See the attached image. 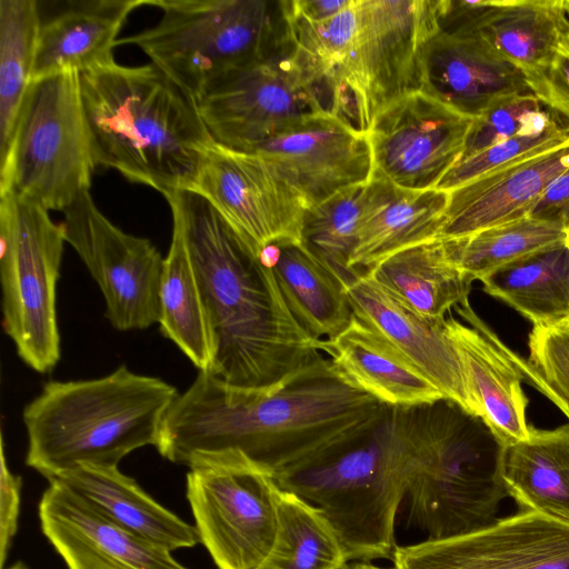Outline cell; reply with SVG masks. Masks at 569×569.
<instances>
[{"instance_id":"6da1fadb","label":"cell","mask_w":569,"mask_h":569,"mask_svg":"<svg viewBox=\"0 0 569 569\" xmlns=\"http://www.w3.org/2000/svg\"><path fill=\"white\" fill-rule=\"evenodd\" d=\"M388 409L323 356L267 388L198 372L168 410L156 448L188 468L240 457L274 477L361 438Z\"/></svg>"},{"instance_id":"7a4b0ae2","label":"cell","mask_w":569,"mask_h":569,"mask_svg":"<svg viewBox=\"0 0 569 569\" xmlns=\"http://www.w3.org/2000/svg\"><path fill=\"white\" fill-rule=\"evenodd\" d=\"M180 218L209 312L212 376L242 388H267L322 356L291 312L276 276L201 197L166 198Z\"/></svg>"},{"instance_id":"3957f363","label":"cell","mask_w":569,"mask_h":569,"mask_svg":"<svg viewBox=\"0 0 569 569\" xmlns=\"http://www.w3.org/2000/svg\"><path fill=\"white\" fill-rule=\"evenodd\" d=\"M99 166L164 198L183 191L212 140L197 101L153 63L80 73Z\"/></svg>"},{"instance_id":"277c9868","label":"cell","mask_w":569,"mask_h":569,"mask_svg":"<svg viewBox=\"0 0 569 569\" xmlns=\"http://www.w3.org/2000/svg\"><path fill=\"white\" fill-rule=\"evenodd\" d=\"M178 395L126 365L100 378L48 381L22 412L26 465L48 481L81 465L118 466L130 452L156 447Z\"/></svg>"},{"instance_id":"5b68a950","label":"cell","mask_w":569,"mask_h":569,"mask_svg":"<svg viewBox=\"0 0 569 569\" xmlns=\"http://www.w3.org/2000/svg\"><path fill=\"white\" fill-rule=\"evenodd\" d=\"M413 407H389L361 438L274 476L278 486L320 508L349 561L392 560L395 527L407 496Z\"/></svg>"},{"instance_id":"8992f818","label":"cell","mask_w":569,"mask_h":569,"mask_svg":"<svg viewBox=\"0 0 569 569\" xmlns=\"http://www.w3.org/2000/svg\"><path fill=\"white\" fill-rule=\"evenodd\" d=\"M506 448L479 417L450 400L415 407L408 523L432 540L493 523L510 497Z\"/></svg>"},{"instance_id":"52a82bcc","label":"cell","mask_w":569,"mask_h":569,"mask_svg":"<svg viewBox=\"0 0 569 569\" xmlns=\"http://www.w3.org/2000/svg\"><path fill=\"white\" fill-rule=\"evenodd\" d=\"M152 27L118 40L141 49L196 101L289 38L284 0H150Z\"/></svg>"},{"instance_id":"ba28073f","label":"cell","mask_w":569,"mask_h":569,"mask_svg":"<svg viewBox=\"0 0 569 569\" xmlns=\"http://www.w3.org/2000/svg\"><path fill=\"white\" fill-rule=\"evenodd\" d=\"M99 166L80 73L31 82L10 146L0 157V193L12 191L48 211H64L90 191Z\"/></svg>"},{"instance_id":"9c48e42d","label":"cell","mask_w":569,"mask_h":569,"mask_svg":"<svg viewBox=\"0 0 569 569\" xmlns=\"http://www.w3.org/2000/svg\"><path fill=\"white\" fill-rule=\"evenodd\" d=\"M441 0H356V21L331 82V112L368 133L376 118L423 89L425 50Z\"/></svg>"},{"instance_id":"30bf717a","label":"cell","mask_w":569,"mask_h":569,"mask_svg":"<svg viewBox=\"0 0 569 569\" xmlns=\"http://www.w3.org/2000/svg\"><path fill=\"white\" fill-rule=\"evenodd\" d=\"M66 238L62 222L12 191L0 193L2 328L19 358L39 373L60 360L57 283Z\"/></svg>"},{"instance_id":"8fae6325","label":"cell","mask_w":569,"mask_h":569,"mask_svg":"<svg viewBox=\"0 0 569 569\" xmlns=\"http://www.w3.org/2000/svg\"><path fill=\"white\" fill-rule=\"evenodd\" d=\"M197 104L214 141L247 150L287 124L331 112V94L289 32L273 53L220 81Z\"/></svg>"},{"instance_id":"7c38bea8","label":"cell","mask_w":569,"mask_h":569,"mask_svg":"<svg viewBox=\"0 0 569 569\" xmlns=\"http://www.w3.org/2000/svg\"><path fill=\"white\" fill-rule=\"evenodd\" d=\"M278 489L272 473L243 458L189 467L194 527L218 569L262 566L276 539Z\"/></svg>"},{"instance_id":"4fadbf2b","label":"cell","mask_w":569,"mask_h":569,"mask_svg":"<svg viewBox=\"0 0 569 569\" xmlns=\"http://www.w3.org/2000/svg\"><path fill=\"white\" fill-rule=\"evenodd\" d=\"M183 191L204 199L257 256L274 242L301 241L308 202L257 153L212 139Z\"/></svg>"},{"instance_id":"5bb4252c","label":"cell","mask_w":569,"mask_h":569,"mask_svg":"<svg viewBox=\"0 0 569 569\" xmlns=\"http://www.w3.org/2000/svg\"><path fill=\"white\" fill-rule=\"evenodd\" d=\"M62 213L66 242L98 284L110 325L119 331H130L158 323L164 258L154 244L112 223L90 191Z\"/></svg>"},{"instance_id":"9a60e30c","label":"cell","mask_w":569,"mask_h":569,"mask_svg":"<svg viewBox=\"0 0 569 569\" xmlns=\"http://www.w3.org/2000/svg\"><path fill=\"white\" fill-rule=\"evenodd\" d=\"M475 120L423 90L403 97L367 133L373 172L407 189H437L461 160Z\"/></svg>"},{"instance_id":"2e32d148","label":"cell","mask_w":569,"mask_h":569,"mask_svg":"<svg viewBox=\"0 0 569 569\" xmlns=\"http://www.w3.org/2000/svg\"><path fill=\"white\" fill-rule=\"evenodd\" d=\"M243 151L263 158L309 207L367 183L373 172L367 134L330 111L287 124Z\"/></svg>"},{"instance_id":"e0dca14e","label":"cell","mask_w":569,"mask_h":569,"mask_svg":"<svg viewBox=\"0 0 569 569\" xmlns=\"http://www.w3.org/2000/svg\"><path fill=\"white\" fill-rule=\"evenodd\" d=\"M392 569H569V525L521 510L461 536L397 546Z\"/></svg>"},{"instance_id":"ac0fdd59","label":"cell","mask_w":569,"mask_h":569,"mask_svg":"<svg viewBox=\"0 0 569 569\" xmlns=\"http://www.w3.org/2000/svg\"><path fill=\"white\" fill-rule=\"evenodd\" d=\"M39 502L42 533L68 569H189L169 549L111 521L57 480Z\"/></svg>"},{"instance_id":"d6986e66","label":"cell","mask_w":569,"mask_h":569,"mask_svg":"<svg viewBox=\"0 0 569 569\" xmlns=\"http://www.w3.org/2000/svg\"><path fill=\"white\" fill-rule=\"evenodd\" d=\"M455 310L468 325L449 316L443 327L459 355L475 415L505 447L527 440L528 399L511 349L479 318L469 299Z\"/></svg>"},{"instance_id":"ffe728a7","label":"cell","mask_w":569,"mask_h":569,"mask_svg":"<svg viewBox=\"0 0 569 569\" xmlns=\"http://www.w3.org/2000/svg\"><path fill=\"white\" fill-rule=\"evenodd\" d=\"M346 289L357 319L401 351L447 400L476 416L462 365L443 327L445 320L422 317L365 272L347 283Z\"/></svg>"},{"instance_id":"44dd1931","label":"cell","mask_w":569,"mask_h":569,"mask_svg":"<svg viewBox=\"0 0 569 569\" xmlns=\"http://www.w3.org/2000/svg\"><path fill=\"white\" fill-rule=\"evenodd\" d=\"M423 91L479 118L510 96L530 91L520 69L462 26H440L425 50Z\"/></svg>"},{"instance_id":"7402d4cb","label":"cell","mask_w":569,"mask_h":569,"mask_svg":"<svg viewBox=\"0 0 569 569\" xmlns=\"http://www.w3.org/2000/svg\"><path fill=\"white\" fill-rule=\"evenodd\" d=\"M569 23V0H447L440 26H462L523 74L543 67Z\"/></svg>"},{"instance_id":"603a6c76","label":"cell","mask_w":569,"mask_h":569,"mask_svg":"<svg viewBox=\"0 0 569 569\" xmlns=\"http://www.w3.org/2000/svg\"><path fill=\"white\" fill-rule=\"evenodd\" d=\"M569 169V143L476 178L451 191L439 238L459 239L530 214Z\"/></svg>"},{"instance_id":"cb8c5ba5","label":"cell","mask_w":569,"mask_h":569,"mask_svg":"<svg viewBox=\"0 0 569 569\" xmlns=\"http://www.w3.org/2000/svg\"><path fill=\"white\" fill-rule=\"evenodd\" d=\"M448 199L446 191L407 189L372 172L350 267L363 272L398 251L439 238Z\"/></svg>"},{"instance_id":"d4e9b609","label":"cell","mask_w":569,"mask_h":569,"mask_svg":"<svg viewBox=\"0 0 569 569\" xmlns=\"http://www.w3.org/2000/svg\"><path fill=\"white\" fill-rule=\"evenodd\" d=\"M149 1H66L46 18L41 16L32 82L113 62V49L128 17Z\"/></svg>"},{"instance_id":"484cf974","label":"cell","mask_w":569,"mask_h":569,"mask_svg":"<svg viewBox=\"0 0 569 569\" xmlns=\"http://www.w3.org/2000/svg\"><path fill=\"white\" fill-rule=\"evenodd\" d=\"M322 352L355 385L388 407L412 408L446 399L401 351L356 317L337 337L322 340Z\"/></svg>"},{"instance_id":"4316f807","label":"cell","mask_w":569,"mask_h":569,"mask_svg":"<svg viewBox=\"0 0 569 569\" xmlns=\"http://www.w3.org/2000/svg\"><path fill=\"white\" fill-rule=\"evenodd\" d=\"M51 480L70 488L121 528L170 551L200 542L194 525L156 501L118 466L81 465Z\"/></svg>"},{"instance_id":"83f0119b","label":"cell","mask_w":569,"mask_h":569,"mask_svg":"<svg viewBox=\"0 0 569 569\" xmlns=\"http://www.w3.org/2000/svg\"><path fill=\"white\" fill-rule=\"evenodd\" d=\"M270 267L297 320L317 340L341 333L355 315L342 280L301 241L268 244L259 253Z\"/></svg>"},{"instance_id":"f1b7e54d","label":"cell","mask_w":569,"mask_h":569,"mask_svg":"<svg viewBox=\"0 0 569 569\" xmlns=\"http://www.w3.org/2000/svg\"><path fill=\"white\" fill-rule=\"evenodd\" d=\"M363 272L417 313L437 321L469 299L473 281L443 238L398 251Z\"/></svg>"},{"instance_id":"f546056e","label":"cell","mask_w":569,"mask_h":569,"mask_svg":"<svg viewBox=\"0 0 569 569\" xmlns=\"http://www.w3.org/2000/svg\"><path fill=\"white\" fill-rule=\"evenodd\" d=\"M172 213V236L163 260L159 291V329L198 369L211 372L216 338L182 224Z\"/></svg>"},{"instance_id":"4dcf8cb0","label":"cell","mask_w":569,"mask_h":569,"mask_svg":"<svg viewBox=\"0 0 569 569\" xmlns=\"http://www.w3.org/2000/svg\"><path fill=\"white\" fill-rule=\"evenodd\" d=\"M503 479L521 507L569 525V423L530 428L527 440L506 448Z\"/></svg>"},{"instance_id":"1f68e13d","label":"cell","mask_w":569,"mask_h":569,"mask_svg":"<svg viewBox=\"0 0 569 569\" xmlns=\"http://www.w3.org/2000/svg\"><path fill=\"white\" fill-rule=\"evenodd\" d=\"M483 291L508 303L533 326L569 319L566 244L505 266L480 280Z\"/></svg>"},{"instance_id":"d6a6232c","label":"cell","mask_w":569,"mask_h":569,"mask_svg":"<svg viewBox=\"0 0 569 569\" xmlns=\"http://www.w3.org/2000/svg\"><path fill=\"white\" fill-rule=\"evenodd\" d=\"M348 563L340 538L322 510L279 487L276 539L259 569H345Z\"/></svg>"},{"instance_id":"836d02e7","label":"cell","mask_w":569,"mask_h":569,"mask_svg":"<svg viewBox=\"0 0 569 569\" xmlns=\"http://www.w3.org/2000/svg\"><path fill=\"white\" fill-rule=\"evenodd\" d=\"M40 2L0 0V157L10 146L32 82L40 27Z\"/></svg>"},{"instance_id":"e575fe53","label":"cell","mask_w":569,"mask_h":569,"mask_svg":"<svg viewBox=\"0 0 569 569\" xmlns=\"http://www.w3.org/2000/svg\"><path fill=\"white\" fill-rule=\"evenodd\" d=\"M446 240L458 267L480 281L505 266L566 244V231L558 222L527 216Z\"/></svg>"},{"instance_id":"d590c367","label":"cell","mask_w":569,"mask_h":569,"mask_svg":"<svg viewBox=\"0 0 569 569\" xmlns=\"http://www.w3.org/2000/svg\"><path fill=\"white\" fill-rule=\"evenodd\" d=\"M365 184L342 189L308 208L301 242L345 284L360 271L350 267L360 227Z\"/></svg>"},{"instance_id":"8d00e7d4","label":"cell","mask_w":569,"mask_h":569,"mask_svg":"<svg viewBox=\"0 0 569 569\" xmlns=\"http://www.w3.org/2000/svg\"><path fill=\"white\" fill-rule=\"evenodd\" d=\"M569 143V126L547 108L511 138L460 160L437 189L449 192L476 178Z\"/></svg>"},{"instance_id":"74e56055","label":"cell","mask_w":569,"mask_h":569,"mask_svg":"<svg viewBox=\"0 0 569 569\" xmlns=\"http://www.w3.org/2000/svg\"><path fill=\"white\" fill-rule=\"evenodd\" d=\"M543 110L531 91L499 100L475 120L461 160L511 138Z\"/></svg>"},{"instance_id":"f35d334b","label":"cell","mask_w":569,"mask_h":569,"mask_svg":"<svg viewBox=\"0 0 569 569\" xmlns=\"http://www.w3.org/2000/svg\"><path fill=\"white\" fill-rule=\"evenodd\" d=\"M528 348L527 361L569 402V319L533 326Z\"/></svg>"},{"instance_id":"ab89813d","label":"cell","mask_w":569,"mask_h":569,"mask_svg":"<svg viewBox=\"0 0 569 569\" xmlns=\"http://www.w3.org/2000/svg\"><path fill=\"white\" fill-rule=\"evenodd\" d=\"M525 77L541 104L569 126V23L549 61Z\"/></svg>"},{"instance_id":"60d3db41","label":"cell","mask_w":569,"mask_h":569,"mask_svg":"<svg viewBox=\"0 0 569 569\" xmlns=\"http://www.w3.org/2000/svg\"><path fill=\"white\" fill-rule=\"evenodd\" d=\"M21 485V477L14 475L8 466L3 437L0 435V569H4L18 530Z\"/></svg>"},{"instance_id":"b9f144b4","label":"cell","mask_w":569,"mask_h":569,"mask_svg":"<svg viewBox=\"0 0 569 569\" xmlns=\"http://www.w3.org/2000/svg\"><path fill=\"white\" fill-rule=\"evenodd\" d=\"M529 216L558 222L566 229L569 224V169L550 183Z\"/></svg>"},{"instance_id":"7bdbcfd3","label":"cell","mask_w":569,"mask_h":569,"mask_svg":"<svg viewBox=\"0 0 569 569\" xmlns=\"http://www.w3.org/2000/svg\"><path fill=\"white\" fill-rule=\"evenodd\" d=\"M351 0H287L290 13L309 21L329 19L349 6Z\"/></svg>"},{"instance_id":"ee69618b","label":"cell","mask_w":569,"mask_h":569,"mask_svg":"<svg viewBox=\"0 0 569 569\" xmlns=\"http://www.w3.org/2000/svg\"><path fill=\"white\" fill-rule=\"evenodd\" d=\"M510 355L520 370L523 381L546 396L569 420V402L563 399L527 360L512 350Z\"/></svg>"},{"instance_id":"f6af8a7d","label":"cell","mask_w":569,"mask_h":569,"mask_svg":"<svg viewBox=\"0 0 569 569\" xmlns=\"http://www.w3.org/2000/svg\"><path fill=\"white\" fill-rule=\"evenodd\" d=\"M345 569H392V568H385L377 565L371 563L370 561H351V563H348Z\"/></svg>"},{"instance_id":"bcb514c9","label":"cell","mask_w":569,"mask_h":569,"mask_svg":"<svg viewBox=\"0 0 569 569\" xmlns=\"http://www.w3.org/2000/svg\"><path fill=\"white\" fill-rule=\"evenodd\" d=\"M7 569H29L23 562L21 561H18L13 565H11L9 568Z\"/></svg>"},{"instance_id":"7dc6e473","label":"cell","mask_w":569,"mask_h":569,"mask_svg":"<svg viewBox=\"0 0 569 569\" xmlns=\"http://www.w3.org/2000/svg\"><path fill=\"white\" fill-rule=\"evenodd\" d=\"M565 231H566V246L569 250V224L566 227Z\"/></svg>"}]
</instances>
